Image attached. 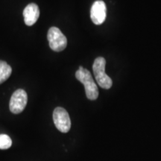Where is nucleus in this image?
<instances>
[{"label": "nucleus", "instance_id": "obj_1", "mask_svg": "<svg viewBox=\"0 0 161 161\" xmlns=\"http://www.w3.org/2000/svg\"><path fill=\"white\" fill-rule=\"evenodd\" d=\"M75 78L84 84L86 96L88 99L96 100L98 96V90L89 70L80 66L75 72Z\"/></svg>", "mask_w": 161, "mask_h": 161}, {"label": "nucleus", "instance_id": "obj_2", "mask_svg": "<svg viewBox=\"0 0 161 161\" xmlns=\"http://www.w3.org/2000/svg\"><path fill=\"white\" fill-rule=\"evenodd\" d=\"M105 59L102 57H98L94 60L92 70L98 85L103 89L108 90L112 86L113 81L111 78L105 73Z\"/></svg>", "mask_w": 161, "mask_h": 161}, {"label": "nucleus", "instance_id": "obj_3", "mask_svg": "<svg viewBox=\"0 0 161 161\" xmlns=\"http://www.w3.org/2000/svg\"><path fill=\"white\" fill-rule=\"evenodd\" d=\"M47 38L50 48L55 52L63 51L67 46L66 37L57 27L50 28L48 31Z\"/></svg>", "mask_w": 161, "mask_h": 161}, {"label": "nucleus", "instance_id": "obj_4", "mask_svg": "<svg viewBox=\"0 0 161 161\" xmlns=\"http://www.w3.org/2000/svg\"><path fill=\"white\" fill-rule=\"evenodd\" d=\"M53 120L56 128L62 133H67L71 128L69 114L63 108H56L53 112Z\"/></svg>", "mask_w": 161, "mask_h": 161}, {"label": "nucleus", "instance_id": "obj_5", "mask_svg": "<svg viewBox=\"0 0 161 161\" xmlns=\"http://www.w3.org/2000/svg\"><path fill=\"white\" fill-rule=\"evenodd\" d=\"M28 102V96L24 90L19 89L14 92L9 103V108L11 113L19 114L25 108Z\"/></svg>", "mask_w": 161, "mask_h": 161}, {"label": "nucleus", "instance_id": "obj_6", "mask_svg": "<svg viewBox=\"0 0 161 161\" xmlns=\"http://www.w3.org/2000/svg\"><path fill=\"white\" fill-rule=\"evenodd\" d=\"M107 16V7L102 0H98L92 4L90 10V18L96 25H101L104 22Z\"/></svg>", "mask_w": 161, "mask_h": 161}, {"label": "nucleus", "instance_id": "obj_7", "mask_svg": "<svg viewBox=\"0 0 161 161\" xmlns=\"http://www.w3.org/2000/svg\"><path fill=\"white\" fill-rule=\"evenodd\" d=\"M23 17L26 25L29 26L33 25L40 17L39 7L35 3L29 4L24 9Z\"/></svg>", "mask_w": 161, "mask_h": 161}, {"label": "nucleus", "instance_id": "obj_8", "mask_svg": "<svg viewBox=\"0 0 161 161\" xmlns=\"http://www.w3.org/2000/svg\"><path fill=\"white\" fill-rule=\"evenodd\" d=\"M12 69L6 62L0 60V84L8 78L11 75Z\"/></svg>", "mask_w": 161, "mask_h": 161}, {"label": "nucleus", "instance_id": "obj_9", "mask_svg": "<svg viewBox=\"0 0 161 161\" xmlns=\"http://www.w3.org/2000/svg\"><path fill=\"white\" fill-rule=\"evenodd\" d=\"M12 146V140L6 134H0V149H8Z\"/></svg>", "mask_w": 161, "mask_h": 161}]
</instances>
